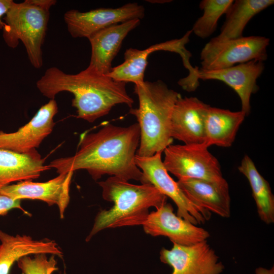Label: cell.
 I'll return each mask as SVG.
<instances>
[{
	"label": "cell",
	"instance_id": "1",
	"mask_svg": "<svg viewBox=\"0 0 274 274\" xmlns=\"http://www.w3.org/2000/svg\"><path fill=\"white\" fill-rule=\"evenodd\" d=\"M140 140L138 123L106 124L96 132L83 133L75 155L55 159L48 166L58 174L85 169L94 180L108 175L149 184L135 161Z\"/></svg>",
	"mask_w": 274,
	"mask_h": 274
},
{
	"label": "cell",
	"instance_id": "2",
	"mask_svg": "<svg viewBox=\"0 0 274 274\" xmlns=\"http://www.w3.org/2000/svg\"><path fill=\"white\" fill-rule=\"evenodd\" d=\"M126 84L86 70L69 74L51 67L36 85L43 95L50 99L61 92L72 93V105L77 110V117L93 122L107 115L117 105L124 104L132 108L134 101L127 92Z\"/></svg>",
	"mask_w": 274,
	"mask_h": 274
},
{
	"label": "cell",
	"instance_id": "3",
	"mask_svg": "<svg viewBox=\"0 0 274 274\" xmlns=\"http://www.w3.org/2000/svg\"><path fill=\"white\" fill-rule=\"evenodd\" d=\"M98 183L103 198L113 206L97 213L87 242L106 228L142 225L150 208L166 202L167 197L151 184H133L113 176Z\"/></svg>",
	"mask_w": 274,
	"mask_h": 274
},
{
	"label": "cell",
	"instance_id": "4",
	"mask_svg": "<svg viewBox=\"0 0 274 274\" xmlns=\"http://www.w3.org/2000/svg\"><path fill=\"white\" fill-rule=\"evenodd\" d=\"M134 92L139 98V106L131 108L129 113L136 118L140 126L136 155L151 157L162 153L173 142L171 117L175 105L181 95L160 80L135 84Z\"/></svg>",
	"mask_w": 274,
	"mask_h": 274
},
{
	"label": "cell",
	"instance_id": "5",
	"mask_svg": "<svg viewBox=\"0 0 274 274\" xmlns=\"http://www.w3.org/2000/svg\"><path fill=\"white\" fill-rule=\"evenodd\" d=\"M49 11L29 3L14 2L4 17L3 38L8 46L16 48L20 41L24 44L32 65L40 68L43 65L42 47L47 24Z\"/></svg>",
	"mask_w": 274,
	"mask_h": 274
},
{
	"label": "cell",
	"instance_id": "6",
	"mask_svg": "<svg viewBox=\"0 0 274 274\" xmlns=\"http://www.w3.org/2000/svg\"><path fill=\"white\" fill-rule=\"evenodd\" d=\"M269 44V39L259 36H243L223 41L212 38L201 50L199 68L214 71L251 60L264 62L267 58Z\"/></svg>",
	"mask_w": 274,
	"mask_h": 274
},
{
	"label": "cell",
	"instance_id": "7",
	"mask_svg": "<svg viewBox=\"0 0 274 274\" xmlns=\"http://www.w3.org/2000/svg\"><path fill=\"white\" fill-rule=\"evenodd\" d=\"M205 144L170 145L164 150L163 165L178 180L195 179L216 183L223 178L217 159Z\"/></svg>",
	"mask_w": 274,
	"mask_h": 274
},
{
	"label": "cell",
	"instance_id": "8",
	"mask_svg": "<svg viewBox=\"0 0 274 274\" xmlns=\"http://www.w3.org/2000/svg\"><path fill=\"white\" fill-rule=\"evenodd\" d=\"M161 153H157L151 157H141L136 154V164L148 183L153 185L175 203L177 216L196 225L204 223L210 219L211 213L199 208L189 199L177 182L168 174L161 159Z\"/></svg>",
	"mask_w": 274,
	"mask_h": 274
},
{
	"label": "cell",
	"instance_id": "9",
	"mask_svg": "<svg viewBox=\"0 0 274 274\" xmlns=\"http://www.w3.org/2000/svg\"><path fill=\"white\" fill-rule=\"evenodd\" d=\"M144 7L137 3H129L117 8H99L82 12L70 10L64 15L67 30L73 38H87L111 26L132 19L141 20Z\"/></svg>",
	"mask_w": 274,
	"mask_h": 274
},
{
	"label": "cell",
	"instance_id": "10",
	"mask_svg": "<svg viewBox=\"0 0 274 274\" xmlns=\"http://www.w3.org/2000/svg\"><path fill=\"white\" fill-rule=\"evenodd\" d=\"M168 250L162 248L160 260L171 266V274H220L224 268L207 240L191 245L175 243Z\"/></svg>",
	"mask_w": 274,
	"mask_h": 274
},
{
	"label": "cell",
	"instance_id": "11",
	"mask_svg": "<svg viewBox=\"0 0 274 274\" xmlns=\"http://www.w3.org/2000/svg\"><path fill=\"white\" fill-rule=\"evenodd\" d=\"M171 204L165 202L149 214L142 224L145 233L153 236L167 237L172 243L191 245L207 240L210 233L179 217Z\"/></svg>",
	"mask_w": 274,
	"mask_h": 274
},
{
	"label": "cell",
	"instance_id": "12",
	"mask_svg": "<svg viewBox=\"0 0 274 274\" xmlns=\"http://www.w3.org/2000/svg\"><path fill=\"white\" fill-rule=\"evenodd\" d=\"M192 33L188 30L180 39H174L153 45L144 50L129 48L124 53V61L121 64L112 67L107 75L115 81L141 84L144 81V74L149 55L158 51H165L178 53L182 58L184 65L190 64L191 53L185 48L189 42Z\"/></svg>",
	"mask_w": 274,
	"mask_h": 274
},
{
	"label": "cell",
	"instance_id": "13",
	"mask_svg": "<svg viewBox=\"0 0 274 274\" xmlns=\"http://www.w3.org/2000/svg\"><path fill=\"white\" fill-rule=\"evenodd\" d=\"M73 174V172L59 174L57 177L45 182L20 181L1 188L0 193L15 200L38 199L50 206L56 204L60 217L63 219L70 202V187Z\"/></svg>",
	"mask_w": 274,
	"mask_h": 274
},
{
	"label": "cell",
	"instance_id": "14",
	"mask_svg": "<svg viewBox=\"0 0 274 274\" xmlns=\"http://www.w3.org/2000/svg\"><path fill=\"white\" fill-rule=\"evenodd\" d=\"M57 112L56 101L54 99H50L16 131H0V148L22 154L36 150L51 133L55 125L53 118Z\"/></svg>",
	"mask_w": 274,
	"mask_h": 274
},
{
	"label": "cell",
	"instance_id": "15",
	"mask_svg": "<svg viewBox=\"0 0 274 274\" xmlns=\"http://www.w3.org/2000/svg\"><path fill=\"white\" fill-rule=\"evenodd\" d=\"M264 70L263 61L251 60L234 66L214 71H203L198 68V80L222 81L232 88L240 98L242 110L248 116L251 111L250 99L259 89L257 80Z\"/></svg>",
	"mask_w": 274,
	"mask_h": 274
},
{
	"label": "cell",
	"instance_id": "16",
	"mask_svg": "<svg viewBox=\"0 0 274 274\" xmlns=\"http://www.w3.org/2000/svg\"><path fill=\"white\" fill-rule=\"evenodd\" d=\"M209 106L197 97L181 95L172 112V138L186 145L204 144L205 117Z\"/></svg>",
	"mask_w": 274,
	"mask_h": 274
},
{
	"label": "cell",
	"instance_id": "17",
	"mask_svg": "<svg viewBox=\"0 0 274 274\" xmlns=\"http://www.w3.org/2000/svg\"><path fill=\"white\" fill-rule=\"evenodd\" d=\"M140 19H132L103 29L88 39L91 45L89 64L85 69L99 75H107L112 68V62L128 33L138 27Z\"/></svg>",
	"mask_w": 274,
	"mask_h": 274
},
{
	"label": "cell",
	"instance_id": "18",
	"mask_svg": "<svg viewBox=\"0 0 274 274\" xmlns=\"http://www.w3.org/2000/svg\"><path fill=\"white\" fill-rule=\"evenodd\" d=\"M177 183L189 199L199 208L223 218L231 215V199L227 182L216 183L195 179H181Z\"/></svg>",
	"mask_w": 274,
	"mask_h": 274
},
{
	"label": "cell",
	"instance_id": "19",
	"mask_svg": "<svg viewBox=\"0 0 274 274\" xmlns=\"http://www.w3.org/2000/svg\"><path fill=\"white\" fill-rule=\"evenodd\" d=\"M38 254L63 255L54 241L36 240L29 235H13L0 230V274H9L13 265L20 258Z\"/></svg>",
	"mask_w": 274,
	"mask_h": 274
},
{
	"label": "cell",
	"instance_id": "20",
	"mask_svg": "<svg viewBox=\"0 0 274 274\" xmlns=\"http://www.w3.org/2000/svg\"><path fill=\"white\" fill-rule=\"evenodd\" d=\"M50 168L36 150L22 154L0 148V189L13 182L37 179Z\"/></svg>",
	"mask_w": 274,
	"mask_h": 274
},
{
	"label": "cell",
	"instance_id": "21",
	"mask_svg": "<svg viewBox=\"0 0 274 274\" xmlns=\"http://www.w3.org/2000/svg\"><path fill=\"white\" fill-rule=\"evenodd\" d=\"M246 116L242 111L232 112L209 105L205 117L204 144L208 147L231 146Z\"/></svg>",
	"mask_w": 274,
	"mask_h": 274
},
{
	"label": "cell",
	"instance_id": "22",
	"mask_svg": "<svg viewBox=\"0 0 274 274\" xmlns=\"http://www.w3.org/2000/svg\"><path fill=\"white\" fill-rule=\"evenodd\" d=\"M274 4L273 0L233 1L225 13V21L220 33L213 38L219 41L243 37L244 30L256 15Z\"/></svg>",
	"mask_w": 274,
	"mask_h": 274
},
{
	"label": "cell",
	"instance_id": "23",
	"mask_svg": "<svg viewBox=\"0 0 274 274\" xmlns=\"http://www.w3.org/2000/svg\"><path fill=\"white\" fill-rule=\"evenodd\" d=\"M238 169L249 182L260 219L266 224L274 223V196L269 183L248 155L244 157Z\"/></svg>",
	"mask_w": 274,
	"mask_h": 274
},
{
	"label": "cell",
	"instance_id": "24",
	"mask_svg": "<svg viewBox=\"0 0 274 274\" xmlns=\"http://www.w3.org/2000/svg\"><path fill=\"white\" fill-rule=\"evenodd\" d=\"M233 0H202L199 8L203 11L201 16L194 23L191 31L198 37L204 39L216 31L220 17L225 14Z\"/></svg>",
	"mask_w": 274,
	"mask_h": 274
},
{
	"label": "cell",
	"instance_id": "25",
	"mask_svg": "<svg viewBox=\"0 0 274 274\" xmlns=\"http://www.w3.org/2000/svg\"><path fill=\"white\" fill-rule=\"evenodd\" d=\"M38 254L33 257L27 256L20 258L17 263L23 274H52L58 270L55 255Z\"/></svg>",
	"mask_w": 274,
	"mask_h": 274
},
{
	"label": "cell",
	"instance_id": "26",
	"mask_svg": "<svg viewBox=\"0 0 274 274\" xmlns=\"http://www.w3.org/2000/svg\"><path fill=\"white\" fill-rule=\"evenodd\" d=\"M19 209L25 214L29 215L21 206L20 200L12 199L0 193V216H5L12 209Z\"/></svg>",
	"mask_w": 274,
	"mask_h": 274
},
{
	"label": "cell",
	"instance_id": "27",
	"mask_svg": "<svg viewBox=\"0 0 274 274\" xmlns=\"http://www.w3.org/2000/svg\"><path fill=\"white\" fill-rule=\"evenodd\" d=\"M31 4L49 11L50 9L56 3L54 0H27Z\"/></svg>",
	"mask_w": 274,
	"mask_h": 274
},
{
	"label": "cell",
	"instance_id": "28",
	"mask_svg": "<svg viewBox=\"0 0 274 274\" xmlns=\"http://www.w3.org/2000/svg\"><path fill=\"white\" fill-rule=\"evenodd\" d=\"M12 0H0V28L3 29L5 23L2 20V16L6 14L10 8L12 3Z\"/></svg>",
	"mask_w": 274,
	"mask_h": 274
},
{
	"label": "cell",
	"instance_id": "29",
	"mask_svg": "<svg viewBox=\"0 0 274 274\" xmlns=\"http://www.w3.org/2000/svg\"><path fill=\"white\" fill-rule=\"evenodd\" d=\"M255 274H274V267L272 266L270 269L258 267L255 269Z\"/></svg>",
	"mask_w": 274,
	"mask_h": 274
}]
</instances>
